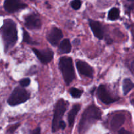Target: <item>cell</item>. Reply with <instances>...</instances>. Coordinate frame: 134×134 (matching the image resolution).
I'll use <instances>...</instances> for the list:
<instances>
[{
	"label": "cell",
	"mask_w": 134,
	"mask_h": 134,
	"mask_svg": "<svg viewBox=\"0 0 134 134\" xmlns=\"http://www.w3.org/2000/svg\"><path fill=\"white\" fill-rule=\"evenodd\" d=\"M69 103L64 99H60L56 103L52 122V132H56L60 129V122L66 111Z\"/></svg>",
	"instance_id": "277c9868"
},
{
	"label": "cell",
	"mask_w": 134,
	"mask_h": 134,
	"mask_svg": "<svg viewBox=\"0 0 134 134\" xmlns=\"http://www.w3.org/2000/svg\"><path fill=\"white\" fill-rule=\"evenodd\" d=\"M125 116L122 114H116L114 115L111 121V127L113 130H116L123 125L125 122Z\"/></svg>",
	"instance_id": "4fadbf2b"
},
{
	"label": "cell",
	"mask_w": 134,
	"mask_h": 134,
	"mask_svg": "<svg viewBox=\"0 0 134 134\" xmlns=\"http://www.w3.org/2000/svg\"><path fill=\"white\" fill-rule=\"evenodd\" d=\"M63 37V33L61 30L56 27H54L47 34V39L52 46L58 45Z\"/></svg>",
	"instance_id": "30bf717a"
},
{
	"label": "cell",
	"mask_w": 134,
	"mask_h": 134,
	"mask_svg": "<svg viewBox=\"0 0 134 134\" xmlns=\"http://www.w3.org/2000/svg\"><path fill=\"white\" fill-rule=\"evenodd\" d=\"M3 6L6 11L12 13L25 9L27 5L21 0H5Z\"/></svg>",
	"instance_id": "ba28073f"
},
{
	"label": "cell",
	"mask_w": 134,
	"mask_h": 134,
	"mask_svg": "<svg viewBox=\"0 0 134 134\" xmlns=\"http://www.w3.org/2000/svg\"><path fill=\"white\" fill-rule=\"evenodd\" d=\"M82 5V1L81 0H73L71 2V6L75 10H79Z\"/></svg>",
	"instance_id": "ffe728a7"
},
{
	"label": "cell",
	"mask_w": 134,
	"mask_h": 134,
	"mask_svg": "<svg viewBox=\"0 0 134 134\" xmlns=\"http://www.w3.org/2000/svg\"><path fill=\"white\" fill-rule=\"evenodd\" d=\"M76 66L80 74L85 77H89V78H92L94 70H93V68L88 63L81 60H77Z\"/></svg>",
	"instance_id": "8fae6325"
},
{
	"label": "cell",
	"mask_w": 134,
	"mask_h": 134,
	"mask_svg": "<svg viewBox=\"0 0 134 134\" xmlns=\"http://www.w3.org/2000/svg\"><path fill=\"white\" fill-rule=\"evenodd\" d=\"M31 1H34V0H31Z\"/></svg>",
	"instance_id": "f1b7e54d"
},
{
	"label": "cell",
	"mask_w": 134,
	"mask_h": 134,
	"mask_svg": "<svg viewBox=\"0 0 134 134\" xmlns=\"http://www.w3.org/2000/svg\"><path fill=\"white\" fill-rule=\"evenodd\" d=\"M69 92L73 98H79L82 96L83 91L76 88H71L69 90Z\"/></svg>",
	"instance_id": "ac0fdd59"
},
{
	"label": "cell",
	"mask_w": 134,
	"mask_h": 134,
	"mask_svg": "<svg viewBox=\"0 0 134 134\" xmlns=\"http://www.w3.org/2000/svg\"><path fill=\"white\" fill-rule=\"evenodd\" d=\"M97 96L98 99L101 101L103 103L106 105H109L114 102H116L119 99V98L113 97L109 92L107 90V88L105 85H100L98 87L97 90Z\"/></svg>",
	"instance_id": "8992f818"
},
{
	"label": "cell",
	"mask_w": 134,
	"mask_h": 134,
	"mask_svg": "<svg viewBox=\"0 0 134 134\" xmlns=\"http://www.w3.org/2000/svg\"><path fill=\"white\" fill-rule=\"evenodd\" d=\"M80 109H81V105L78 103L74 105L72 107L71 109L68 113V121L69 126L70 127L73 126V125L75 123V118L77 116V113L79 112Z\"/></svg>",
	"instance_id": "5bb4252c"
},
{
	"label": "cell",
	"mask_w": 134,
	"mask_h": 134,
	"mask_svg": "<svg viewBox=\"0 0 134 134\" xmlns=\"http://www.w3.org/2000/svg\"><path fill=\"white\" fill-rule=\"evenodd\" d=\"M30 79L29 78H24V79H22V80L20 81V85L22 87H27L30 85Z\"/></svg>",
	"instance_id": "7402d4cb"
},
{
	"label": "cell",
	"mask_w": 134,
	"mask_h": 134,
	"mask_svg": "<svg viewBox=\"0 0 134 134\" xmlns=\"http://www.w3.org/2000/svg\"><path fill=\"white\" fill-rule=\"evenodd\" d=\"M119 134H131V133L124 128H121L119 130Z\"/></svg>",
	"instance_id": "603a6c76"
},
{
	"label": "cell",
	"mask_w": 134,
	"mask_h": 134,
	"mask_svg": "<svg viewBox=\"0 0 134 134\" xmlns=\"http://www.w3.org/2000/svg\"><path fill=\"white\" fill-rule=\"evenodd\" d=\"M41 129L40 128H37L32 131L30 134H40Z\"/></svg>",
	"instance_id": "cb8c5ba5"
},
{
	"label": "cell",
	"mask_w": 134,
	"mask_h": 134,
	"mask_svg": "<svg viewBox=\"0 0 134 134\" xmlns=\"http://www.w3.org/2000/svg\"><path fill=\"white\" fill-rule=\"evenodd\" d=\"M130 1H132V0H130Z\"/></svg>",
	"instance_id": "f546056e"
},
{
	"label": "cell",
	"mask_w": 134,
	"mask_h": 134,
	"mask_svg": "<svg viewBox=\"0 0 134 134\" xmlns=\"http://www.w3.org/2000/svg\"><path fill=\"white\" fill-rule=\"evenodd\" d=\"M130 68H131V70H132V71L134 73V60L132 62V63H131Z\"/></svg>",
	"instance_id": "484cf974"
},
{
	"label": "cell",
	"mask_w": 134,
	"mask_h": 134,
	"mask_svg": "<svg viewBox=\"0 0 134 134\" xmlns=\"http://www.w3.org/2000/svg\"><path fill=\"white\" fill-rule=\"evenodd\" d=\"M32 51L39 61L43 64H47L51 62L54 58V52L50 48L44 50H38L32 48Z\"/></svg>",
	"instance_id": "52a82bcc"
},
{
	"label": "cell",
	"mask_w": 134,
	"mask_h": 134,
	"mask_svg": "<svg viewBox=\"0 0 134 134\" xmlns=\"http://www.w3.org/2000/svg\"><path fill=\"white\" fill-rule=\"evenodd\" d=\"M23 41L25 43H27V44H37V43L34 41L31 37H30V35H29L28 33L25 30L23 29Z\"/></svg>",
	"instance_id": "d6986e66"
},
{
	"label": "cell",
	"mask_w": 134,
	"mask_h": 134,
	"mask_svg": "<svg viewBox=\"0 0 134 134\" xmlns=\"http://www.w3.org/2000/svg\"><path fill=\"white\" fill-rule=\"evenodd\" d=\"M20 123H17V124H14L13 125L10 126L7 131V134H13L14 132H15L16 130L19 127Z\"/></svg>",
	"instance_id": "44dd1931"
},
{
	"label": "cell",
	"mask_w": 134,
	"mask_h": 134,
	"mask_svg": "<svg viewBox=\"0 0 134 134\" xmlns=\"http://www.w3.org/2000/svg\"><path fill=\"white\" fill-rule=\"evenodd\" d=\"M89 26L92 31L94 36L99 39H103L104 37V28L100 22L98 21L89 20Z\"/></svg>",
	"instance_id": "7c38bea8"
},
{
	"label": "cell",
	"mask_w": 134,
	"mask_h": 134,
	"mask_svg": "<svg viewBox=\"0 0 134 134\" xmlns=\"http://www.w3.org/2000/svg\"><path fill=\"white\" fill-rule=\"evenodd\" d=\"M71 51V44L69 39H65L62 41L59 46L58 51L60 54H68Z\"/></svg>",
	"instance_id": "9a60e30c"
},
{
	"label": "cell",
	"mask_w": 134,
	"mask_h": 134,
	"mask_svg": "<svg viewBox=\"0 0 134 134\" xmlns=\"http://www.w3.org/2000/svg\"><path fill=\"white\" fill-rule=\"evenodd\" d=\"M58 67L61 71L65 83L68 85H70L71 82L75 78V73L71 58L68 56L60 58L59 60Z\"/></svg>",
	"instance_id": "3957f363"
},
{
	"label": "cell",
	"mask_w": 134,
	"mask_h": 134,
	"mask_svg": "<svg viewBox=\"0 0 134 134\" xmlns=\"http://www.w3.org/2000/svg\"><path fill=\"white\" fill-rule=\"evenodd\" d=\"M102 119V111L96 106L92 105L89 106L82 113L79 124V132L83 133L94 123Z\"/></svg>",
	"instance_id": "7a4b0ae2"
},
{
	"label": "cell",
	"mask_w": 134,
	"mask_h": 134,
	"mask_svg": "<svg viewBox=\"0 0 134 134\" xmlns=\"http://www.w3.org/2000/svg\"><path fill=\"white\" fill-rule=\"evenodd\" d=\"M79 41H80L79 39H75L74 41H73V43H74L75 44L76 43H77V44H79V43H80Z\"/></svg>",
	"instance_id": "4316f807"
},
{
	"label": "cell",
	"mask_w": 134,
	"mask_h": 134,
	"mask_svg": "<svg viewBox=\"0 0 134 134\" xmlns=\"http://www.w3.org/2000/svg\"><path fill=\"white\" fill-rule=\"evenodd\" d=\"M65 127H66V124H65V122L62 120V121L60 122V129L64 130L65 128Z\"/></svg>",
	"instance_id": "d4e9b609"
},
{
	"label": "cell",
	"mask_w": 134,
	"mask_h": 134,
	"mask_svg": "<svg viewBox=\"0 0 134 134\" xmlns=\"http://www.w3.org/2000/svg\"><path fill=\"white\" fill-rule=\"evenodd\" d=\"M120 16V10L118 8L113 7L109 11L108 19L111 21L116 20Z\"/></svg>",
	"instance_id": "e0dca14e"
},
{
	"label": "cell",
	"mask_w": 134,
	"mask_h": 134,
	"mask_svg": "<svg viewBox=\"0 0 134 134\" xmlns=\"http://www.w3.org/2000/svg\"><path fill=\"white\" fill-rule=\"evenodd\" d=\"M1 35L3 41L5 51L7 52L13 48L18 40V31L16 24L11 19H5L1 28Z\"/></svg>",
	"instance_id": "6da1fadb"
},
{
	"label": "cell",
	"mask_w": 134,
	"mask_h": 134,
	"mask_svg": "<svg viewBox=\"0 0 134 134\" xmlns=\"http://www.w3.org/2000/svg\"><path fill=\"white\" fill-rule=\"evenodd\" d=\"M25 26L29 30H38L41 27V21L39 16L32 13L25 18Z\"/></svg>",
	"instance_id": "9c48e42d"
},
{
	"label": "cell",
	"mask_w": 134,
	"mask_h": 134,
	"mask_svg": "<svg viewBox=\"0 0 134 134\" xmlns=\"http://www.w3.org/2000/svg\"><path fill=\"white\" fill-rule=\"evenodd\" d=\"M95 88H96L95 87L92 88V90H91V94H93V92H94V90H95Z\"/></svg>",
	"instance_id": "83f0119b"
},
{
	"label": "cell",
	"mask_w": 134,
	"mask_h": 134,
	"mask_svg": "<svg viewBox=\"0 0 134 134\" xmlns=\"http://www.w3.org/2000/svg\"><path fill=\"white\" fill-rule=\"evenodd\" d=\"M30 98V94L23 87H16L14 89L7 99V103L10 106H16L27 102Z\"/></svg>",
	"instance_id": "5b68a950"
},
{
	"label": "cell",
	"mask_w": 134,
	"mask_h": 134,
	"mask_svg": "<svg viewBox=\"0 0 134 134\" xmlns=\"http://www.w3.org/2000/svg\"><path fill=\"white\" fill-rule=\"evenodd\" d=\"M134 84L130 79H125L123 81V92L124 95H127L131 90L133 88Z\"/></svg>",
	"instance_id": "2e32d148"
}]
</instances>
